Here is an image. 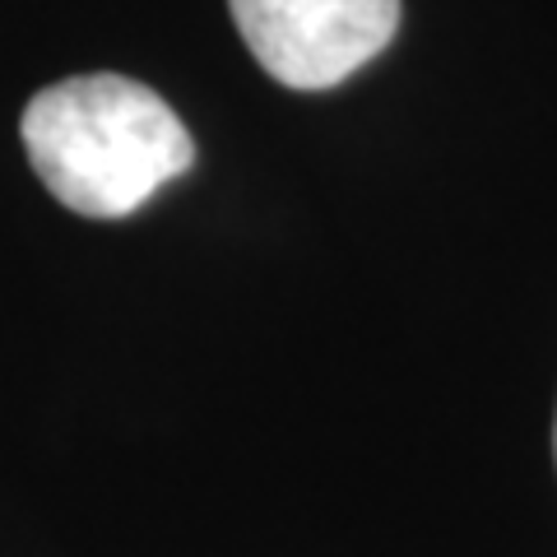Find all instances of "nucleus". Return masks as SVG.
<instances>
[{"label":"nucleus","mask_w":557,"mask_h":557,"mask_svg":"<svg viewBox=\"0 0 557 557\" xmlns=\"http://www.w3.org/2000/svg\"><path fill=\"white\" fill-rule=\"evenodd\" d=\"M20 131L38 182L84 219H126L196 163L182 116L126 75L51 84L33 94Z\"/></svg>","instance_id":"obj_1"},{"label":"nucleus","mask_w":557,"mask_h":557,"mask_svg":"<svg viewBox=\"0 0 557 557\" xmlns=\"http://www.w3.org/2000/svg\"><path fill=\"white\" fill-rule=\"evenodd\" d=\"M242 42L270 79L317 94L391 47L399 0H228Z\"/></svg>","instance_id":"obj_2"},{"label":"nucleus","mask_w":557,"mask_h":557,"mask_svg":"<svg viewBox=\"0 0 557 557\" xmlns=\"http://www.w3.org/2000/svg\"><path fill=\"white\" fill-rule=\"evenodd\" d=\"M553 456H557V428H553Z\"/></svg>","instance_id":"obj_3"}]
</instances>
